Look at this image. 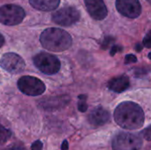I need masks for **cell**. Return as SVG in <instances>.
Returning a JSON list of instances; mask_svg holds the SVG:
<instances>
[{
	"label": "cell",
	"instance_id": "cell-1",
	"mask_svg": "<svg viewBox=\"0 0 151 150\" xmlns=\"http://www.w3.org/2000/svg\"><path fill=\"white\" fill-rule=\"evenodd\" d=\"M114 119L116 123L124 129L136 130L143 126L144 113L137 103L123 102L115 109Z\"/></svg>",
	"mask_w": 151,
	"mask_h": 150
},
{
	"label": "cell",
	"instance_id": "cell-2",
	"mask_svg": "<svg viewBox=\"0 0 151 150\" xmlns=\"http://www.w3.org/2000/svg\"><path fill=\"white\" fill-rule=\"evenodd\" d=\"M40 42L48 50L61 52L71 47L73 40L66 31L57 27H50L41 34Z\"/></svg>",
	"mask_w": 151,
	"mask_h": 150
},
{
	"label": "cell",
	"instance_id": "cell-3",
	"mask_svg": "<svg viewBox=\"0 0 151 150\" xmlns=\"http://www.w3.org/2000/svg\"><path fill=\"white\" fill-rule=\"evenodd\" d=\"M33 60L36 68L44 74L53 75L60 70L61 65L59 59L50 53L41 52L35 55Z\"/></svg>",
	"mask_w": 151,
	"mask_h": 150
},
{
	"label": "cell",
	"instance_id": "cell-4",
	"mask_svg": "<svg viewBox=\"0 0 151 150\" xmlns=\"http://www.w3.org/2000/svg\"><path fill=\"white\" fill-rule=\"evenodd\" d=\"M142 147V139L130 133H119L112 140L113 150H140Z\"/></svg>",
	"mask_w": 151,
	"mask_h": 150
},
{
	"label": "cell",
	"instance_id": "cell-5",
	"mask_svg": "<svg viewBox=\"0 0 151 150\" xmlns=\"http://www.w3.org/2000/svg\"><path fill=\"white\" fill-rule=\"evenodd\" d=\"M25 11L16 4H5L0 7V22L6 26H15L22 22Z\"/></svg>",
	"mask_w": 151,
	"mask_h": 150
},
{
	"label": "cell",
	"instance_id": "cell-6",
	"mask_svg": "<svg viewBox=\"0 0 151 150\" xmlns=\"http://www.w3.org/2000/svg\"><path fill=\"white\" fill-rule=\"evenodd\" d=\"M18 88L23 94L29 96L41 95L46 89L44 83L33 76H22L18 80Z\"/></svg>",
	"mask_w": 151,
	"mask_h": 150
},
{
	"label": "cell",
	"instance_id": "cell-7",
	"mask_svg": "<svg viewBox=\"0 0 151 150\" xmlns=\"http://www.w3.org/2000/svg\"><path fill=\"white\" fill-rule=\"evenodd\" d=\"M51 19L58 25L69 27L75 24L80 19V12L74 7H64L56 11L52 14Z\"/></svg>",
	"mask_w": 151,
	"mask_h": 150
},
{
	"label": "cell",
	"instance_id": "cell-8",
	"mask_svg": "<svg viewBox=\"0 0 151 150\" xmlns=\"http://www.w3.org/2000/svg\"><path fill=\"white\" fill-rule=\"evenodd\" d=\"M0 66L12 74H18L24 71L26 64L23 58L18 54L8 52L1 57Z\"/></svg>",
	"mask_w": 151,
	"mask_h": 150
},
{
	"label": "cell",
	"instance_id": "cell-9",
	"mask_svg": "<svg viewBox=\"0 0 151 150\" xmlns=\"http://www.w3.org/2000/svg\"><path fill=\"white\" fill-rule=\"evenodd\" d=\"M118 11L130 19H135L142 12V5L139 0H116Z\"/></svg>",
	"mask_w": 151,
	"mask_h": 150
},
{
	"label": "cell",
	"instance_id": "cell-10",
	"mask_svg": "<svg viewBox=\"0 0 151 150\" xmlns=\"http://www.w3.org/2000/svg\"><path fill=\"white\" fill-rule=\"evenodd\" d=\"M84 2L87 11L93 19L102 20L106 18L108 11L104 0H84Z\"/></svg>",
	"mask_w": 151,
	"mask_h": 150
},
{
	"label": "cell",
	"instance_id": "cell-11",
	"mask_svg": "<svg viewBox=\"0 0 151 150\" xmlns=\"http://www.w3.org/2000/svg\"><path fill=\"white\" fill-rule=\"evenodd\" d=\"M110 113L102 107L95 108L88 115V121L93 126H101L110 120Z\"/></svg>",
	"mask_w": 151,
	"mask_h": 150
},
{
	"label": "cell",
	"instance_id": "cell-12",
	"mask_svg": "<svg viewBox=\"0 0 151 150\" xmlns=\"http://www.w3.org/2000/svg\"><path fill=\"white\" fill-rule=\"evenodd\" d=\"M69 101L70 99L66 95L51 97V98L44 99L42 102H41V107H42V109L47 111L57 110L66 105L69 103Z\"/></svg>",
	"mask_w": 151,
	"mask_h": 150
},
{
	"label": "cell",
	"instance_id": "cell-13",
	"mask_svg": "<svg viewBox=\"0 0 151 150\" xmlns=\"http://www.w3.org/2000/svg\"><path fill=\"white\" fill-rule=\"evenodd\" d=\"M130 86V81L127 76L120 75L111 79L108 83V88L113 92L116 93H122L123 91L127 90Z\"/></svg>",
	"mask_w": 151,
	"mask_h": 150
},
{
	"label": "cell",
	"instance_id": "cell-14",
	"mask_svg": "<svg viewBox=\"0 0 151 150\" xmlns=\"http://www.w3.org/2000/svg\"><path fill=\"white\" fill-rule=\"evenodd\" d=\"M30 4L39 11H53L59 5L60 0H29Z\"/></svg>",
	"mask_w": 151,
	"mask_h": 150
},
{
	"label": "cell",
	"instance_id": "cell-15",
	"mask_svg": "<svg viewBox=\"0 0 151 150\" xmlns=\"http://www.w3.org/2000/svg\"><path fill=\"white\" fill-rule=\"evenodd\" d=\"M11 136H12L11 131L6 129L2 125H0V145L6 143V141L11 138Z\"/></svg>",
	"mask_w": 151,
	"mask_h": 150
},
{
	"label": "cell",
	"instance_id": "cell-16",
	"mask_svg": "<svg viewBox=\"0 0 151 150\" xmlns=\"http://www.w3.org/2000/svg\"><path fill=\"white\" fill-rule=\"evenodd\" d=\"M79 103H78V109L81 112H85L88 110V104L86 103L87 100V95H81L79 96Z\"/></svg>",
	"mask_w": 151,
	"mask_h": 150
},
{
	"label": "cell",
	"instance_id": "cell-17",
	"mask_svg": "<svg viewBox=\"0 0 151 150\" xmlns=\"http://www.w3.org/2000/svg\"><path fill=\"white\" fill-rule=\"evenodd\" d=\"M141 134L142 135V137L147 140L148 141H151V126H148L147 128H145L142 133Z\"/></svg>",
	"mask_w": 151,
	"mask_h": 150
},
{
	"label": "cell",
	"instance_id": "cell-18",
	"mask_svg": "<svg viewBox=\"0 0 151 150\" xmlns=\"http://www.w3.org/2000/svg\"><path fill=\"white\" fill-rule=\"evenodd\" d=\"M142 44L146 48H151V30L150 32H148V34L144 36Z\"/></svg>",
	"mask_w": 151,
	"mask_h": 150
},
{
	"label": "cell",
	"instance_id": "cell-19",
	"mask_svg": "<svg viewBox=\"0 0 151 150\" xmlns=\"http://www.w3.org/2000/svg\"><path fill=\"white\" fill-rule=\"evenodd\" d=\"M136 62H137V57L134 55L129 54L126 56L125 64H132V63H136Z\"/></svg>",
	"mask_w": 151,
	"mask_h": 150
},
{
	"label": "cell",
	"instance_id": "cell-20",
	"mask_svg": "<svg viewBox=\"0 0 151 150\" xmlns=\"http://www.w3.org/2000/svg\"><path fill=\"white\" fill-rule=\"evenodd\" d=\"M31 150H42V142L41 141H35L31 146Z\"/></svg>",
	"mask_w": 151,
	"mask_h": 150
},
{
	"label": "cell",
	"instance_id": "cell-21",
	"mask_svg": "<svg viewBox=\"0 0 151 150\" xmlns=\"http://www.w3.org/2000/svg\"><path fill=\"white\" fill-rule=\"evenodd\" d=\"M7 150H27L25 149V147H23L22 145H14L12 146L11 148H9Z\"/></svg>",
	"mask_w": 151,
	"mask_h": 150
},
{
	"label": "cell",
	"instance_id": "cell-22",
	"mask_svg": "<svg viewBox=\"0 0 151 150\" xmlns=\"http://www.w3.org/2000/svg\"><path fill=\"white\" fill-rule=\"evenodd\" d=\"M68 141H64L62 145H61V149L62 150H68Z\"/></svg>",
	"mask_w": 151,
	"mask_h": 150
},
{
	"label": "cell",
	"instance_id": "cell-23",
	"mask_svg": "<svg viewBox=\"0 0 151 150\" xmlns=\"http://www.w3.org/2000/svg\"><path fill=\"white\" fill-rule=\"evenodd\" d=\"M4 44V37L2 34H0V47H2Z\"/></svg>",
	"mask_w": 151,
	"mask_h": 150
},
{
	"label": "cell",
	"instance_id": "cell-24",
	"mask_svg": "<svg viewBox=\"0 0 151 150\" xmlns=\"http://www.w3.org/2000/svg\"><path fill=\"white\" fill-rule=\"evenodd\" d=\"M118 50H119V48H118L117 46H114V47H113V48L111 49V56H113V55H114V54H115V53H116V52L118 51Z\"/></svg>",
	"mask_w": 151,
	"mask_h": 150
},
{
	"label": "cell",
	"instance_id": "cell-25",
	"mask_svg": "<svg viewBox=\"0 0 151 150\" xmlns=\"http://www.w3.org/2000/svg\"><path fill=\"white\" fill-rule=\"evenodd\" d=\"M135 49H136L138 51H141V50H142V46H140L139 44H137V45H136V47H135Z\"/></svg>",
	"mask_w": 151,
	"mask_h": 150
},
{
	"label": "cell",
	"instance_id": "cell-26",
	"mask_svg": "<svg viewBox=\"0 0 151 150\" xmlns=\"http://www.w3.org/2000/svg\"><path fill=\"white\" fill-rule=\"evenodd\" d=\"M149 57H150V59H151V52L149 54Z\"/></svg>",
	"mask_w": 151,
	"mask_h": 150
},
{
	"label": "cell",
	"instance_id": "cell-27",
	"mask_svg": "<svg viewBox=\"0 0 151 150\" xmlns=\"http://www.w3.org/2000/svg\"><path fill=\"white\" fill-rule=\"evenodd\" d=\"M147 1H148V2H150V3L151 4V0H147Z\"/></svg>",
	"mask_w": 151,
	"mask_h": 150
}]
</instances>
